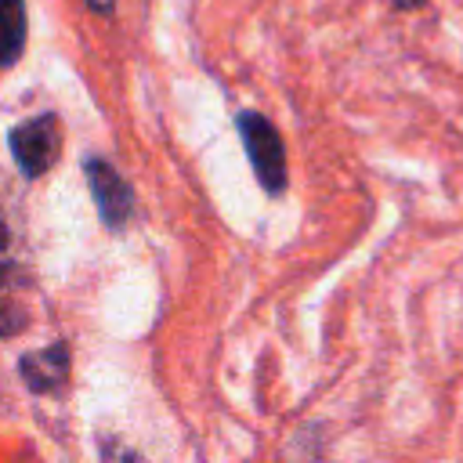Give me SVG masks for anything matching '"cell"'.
<instances>
[{"label": "cell", "instance_id": "7a4b0ae2", "mask_svg": "<svg viewBox=\"0 0 463 463\" xmlns=\"http://www.w3.org/2000/svg\"><path fill=\"white\" fill-rule=\"evenodd\" d=\"M11 156L25 177L47 174L61 156V123L51 112H40L11 130Z\"/></svg>", "mask_w": 463, "mask_h": 463}, {"label": "cell", "instance_id": "52a82bcc", "mask_svg": "<svg viewBox=\"0 0 463 463\" xmlns=\"http://www.w3.org/2000/svg\"><path fill=\"white\" fill-rule=\"evenodd\" d=\"M101 463H145L134 449H127L123 441H116V438H101Z\"/></svg>", "mask_w": 463, "mask_h": 463}, {"label": "cell", "instance_id": "9c48e42d", "mask_svg": "<svg viewBox=\"0 0 463 463\" xmlns=\"http://www.w3.org/2000/svg\"><path fill=\"white\" fill-rule=\"evenodd\" d=\"M398 7H416V4H423V0H394Z\"/></svg>", "mask_w": 463, "mask_h": 463}, {"label": "cell", "instance_id": "8992f818", "mask_svg": "<svg viewBox=\"0 0 463 463\" xmlns=\"http://www.w3.org/2000/svg\"><path fill=\"white\" fill-rule=\"evenodd\" d=\"M14 232L7 224V217L0 213V286H7L14 279Z\"/></svg>", "mask_w": 463, "mask_h": 463}, {"label": "cell", "instance_id": "3957f363", "mask_svg": "<svg viewBox=\"0 0 463 463\" xmlns=\"http://www.w3.org/2000/svg\"><path fill=\"white\" fill-rule=\"evenodd\" d=\"M83 170H87L90 195H94V203H98V217H101L112 232H119V228L127 224L130 210H134V192H130V184L116 174V166H112L109 159H98V156H90V159L83 163Z\"/></svg>", "mask_w": 463, "mask_h": 463}, {"label": "cell", "instance_id": "6da1fadb", "mask_svg": "<svg viewBox=\"0 0 463 463\" xmlns=\"http://www.w3.org/2000/svg\"><path fill=\"white\" fill-rule=\"evenodd\" d=\"M235 127H239V137L246 145V156H250V166L260 188L268 195H279L286 188V148H282L279 130L260 112H239Z\"/></svg>", "mask_w": 463, "mask_h": 463}, {"label": "cell", "instance_id": "5b68a950", "mask_svg": "<svg viewBox=\"0 0 463 463\" xmlns=\"http://www.w3.org/2000/svg\"><path fill=\"white\" fill-rule=\"evenodd\" d=\"M25 51V0H0V69L14 65Z\"/></svg>", "mask_w": 463, "mask_h": 463}, {"label": "cell", "instance_id": "ba28073f", "mask_svg": "<svg viewBox=\"0 0 463 463\" xmlns=\"http://www.w3.org/2000/svg\"><path fill=\"white\" fill-rule=\"evenodd\" d=\"M87 4H90V7H94V11H105V14H109V11H112V4H116V0H87Z\"/></svg>", "mask_w": 463, "mask_h": 463}, {"label": "cell", "instance_id": "277c9868", "mask_svg": "<svg viewBox=\"0 0 463 463\" xmlns=\"http://www.w3.org/2000/svg\"><path fill=\"white\" fill-rule=\"evenodd\" d=\"M22 369V380L33 387V391H58L65 380H69V347L65 344H51L43 351H29L22 354L18 362Z\"/></svg>", "mask_w": 463, "mask_h": 463}, {"label": "cell", "instance_id": "30bf717a", "mask_svg": "<svg viewBox=\"0 0 463 463\" xmlns=\"http://www.w3.org/2000/svg\"><path fill=\"white\" fill-rule=\"evenodd\" d=\"M4 333H11V329H7V326H4V318H0V336H4Z\"/></svg>", "mask_w": 463, "mask_h": 463}]
</instances>
